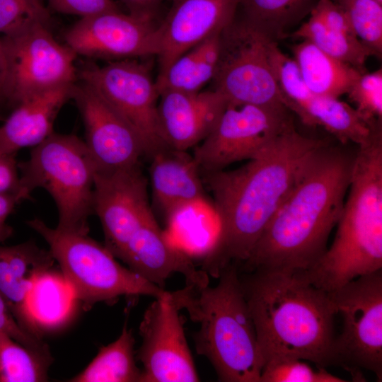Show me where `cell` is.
Segmentation results:
<instances>
[{"mask_svg":"<svg viewBox=\"0 0 382 382\" xmlns=\"http://www.w3.org/2000/svg\"><path fill=\"white\" fill-rule=\"evenodd\" d=\"M120 260L161 289L174 273L183 275L186 284H209L208 274L197 270L192 258L170 242L154 215L132 236Z\"/></svg>","mask_w":382,"mask_h":382,"instance_id":"cell-19","label":"cell"},{"mask_svg":"<svg viewBox=\"0 0 382 382\" xmlns=\"http://www.w3.org/2000/svg\"><path fill=\"white\" fill-rule=\"evenodd\" d=\"M326 141L299 133L292 123L268 151L241 167L202 173L221 228L212 262L215 272L249 257L308 158Z\"/></svg>","mask_w":382,"mask_h":382,"instance_id":"cell-1","label":"cell"},{"mask_svg":"<svg viewBox=\"0 0 382 382\" xmlns=\"http://www.w3.org/2000/svg\"><path fill=\"white\" fill-rule=\"evenodd\" d=\"M292 123L286 108L228 103L193 158L201 174L224 170L265 154Z\"/></svg>","mask_w":382,"mask_h":382,"instance_id":"cell-10","label":"cell"},{"mask_svg":"<svg viewBox=\"0 0 382 382\" xmlns=\"http://www.w3.org/2000/svg\"><path fill=\"white\" fill-rule=\"evenodd\" d=\"M270 40L243 18L221 32L212 82L228 103L286 108L270 64Z\"/></svg>","mask_w":382,"mask_h":382,"instance_id":"cell-9","label":"cell"},{"mask_svg":"<svg viewBox=\"0 0 382 382\" xmlns=\"http://www.w3.org/2000/svg\"><path fill=\"white\" fill-rule=\"evenodd\" d=\"M311 12L315 13L329 28L357 38L347 13L334 0H317Z\"/></svg>","mask_w":382,"mask_h":382,"instance_id":"cell-37","label":"cell"},{"mask_svg":"<svg viewBox=\"0 0 382 382\" xmlns=\"http://www.w3.org/2000/svg\"><path fill=\"white\" fill-rule=\"evenodd\" d=\"M347 13L357 38L379 57L382 54V4L375 0H334Z\"/></svg>","mask_w":382,"mask_h":382,"instance_id":"cell-32","label":"cell"},{"mask_svg":"<svg viewBox=\"0 0 382 382\" xmlns=\"http://www.w3.org/2000/svg\"><path fill=\"white\" fill-rule=\"evenodd\" d=\"M291 36L311 42L328 55L365 71V62L374 53L357 37L329 28L315 13Z\"/></svg>","mask_w":382,"mask_h":382,"instance_id":"cell-29","label":"cell"},{"mask_svg":"<svg viewBox=\"0 0 382 382\" xmlns=\"http://www.w3.org/2000/svg\"><path fill=\"white\" fill-rule=\"evenodd\" d=\"M52 270L37 279L28 299L29 313L40 331L64 322L75 301L62 273Z\"/></svg>","mask_w":382,"mask_h":382,"instance_id":"cell-27","label":"cell"},{"mask_svg":"<svg viewBox=\"0 0 382 382\" xmlns=\"http://www.w3.org/2000/svg\"><path fill=\"white\" fill-rule=\"evenodd\" d=\"M330 374L325 368L313 370L301 359L274 357L265 361L260 382H345Z\"/></svg>","mask_w":382,"mask_h":382,"instance_id":"cell-33","label":"cell"},{"mask_svg":"<svg viewBox=\"0 0 382 382\" xmlns=\"http://www.w3.org/2000/svg\"><path fill=\"white\" fill-rule=\"evenodd\" d=\"M376 1H378V3L381 4H382V0H375Z\"/></svg>","mask_w":382,"mask_h":382,"instance_id":"cell-43","label":"cell"},{"mask_svg":"<svg viewBox=\"0 0 382 382\" xmlns=\"http://www.w3.org/2000/svg\"><path fill=\"white\" fill-rule=\"evenodd\" d=\"M134 131L145 155L167 147L158 120L159 91L149 67L133 59L115 60L98 66H84L78 75Z\"/></svg>","mask_w":382,"mask_h":382,"instance_id":"cell-12","label":"cell"},{"mask_svg":"<svg viewBox=\"0 0 382 382\" xmlns=\"http://www.w3.org/2000/svg\"><path fill=\"white\" fill-rule=\"evenodd\" d=\"M347 94L355 109L367 122L382 118V71L362 72L353 82Z\"/></svg>","mask_w":382,"mask_h":382,"instance_id":"cell-35","label":"cell"},{"mask_svg":"<svg viewBox=\"0 0 382 382\" xmlns=\"http://www.w3.org/2000/svg\"><path fill=\"white\" fill-rule=\"evenodd\" d=\"M0 332L6 333L18 342L33 349L42 350L47 346L40 336L23 329L12 316L0 315Z\"/></svg>","mask_w":382,"mask_h":382,"instance_id":"cell-38","label":"cell"},{"mask_svg":"<svg viewBox=\"0 0 382 382\" xmlns=\"http://www.w3.org/2000/svg\"><path fill=\"white\" fill-rule=\"evenodd\" d=\"M1 40L8 71L4 100L16 106L36 94L76 83L77 54L54 37L49 25H30Z\"/></svg>","mask_w":382,"mask_h":382,"instance_id":"cell-11","label":"cell"},{"mask_svg":"<svg viewBox=\"0 0 382 382\" xmlns=\"http://www.w3.org/2000/svg\"><path fill=\"white\" fill-rule=\"evenodd\" d=\"M292 50L303 79L314 96L339 98L347 94L355 79L364 72L328 55L306 40Z\"/></svg>","mask_w":382,"mask_h":382,"instance_id":"cell-24","label":"cell"},{"mask_svg":"<svg viewBox=\"0 0 382 382\" xmlns=\"http://www.w3.org/2000/svg\"><path fill=\"white\" fill-rule=\"evenodd\" d=\"M154 299L139 325L142 342L136 359L143 366L140 382L199 381L180 310L170 291Z\"/></svg>","mask_w":382,"mask_h":382,"instance_id":"cell-13","label":"cell"},{"mask_svg":"<svg viewBox=\"0 0 382 382\" xmlns=\"http://www.w3.org/2000/svg\"><path fill=\"white\" fill-rule=\"evenodd\" d=\"M26 223L46 241L75 301L86 309L99 302L112 304L124 296L156 298L166 291L121 265L88 234L52 228L37 217Z\"/></svg>","mask_w":382,"mask_h":382,"instance_id":"cell-7","label":"cell"},{"mask_svg":"<svg viewBox=\"0 0 382 382\" xmlns=\"http://www.w3.org/2000/svg\"><path fill=\"white\" fill-rule=\"evenodd\" d=\"M50 13L45 0H0V33L4 34L30 25H50Z\"/></svg>","mask_w":382,"mask_h":382,"instance_id":"cell-34","label":"cell"},{"mask_svg":"<svg viewBox=\"0 0 382 382\" xmlns=\"http://www.w3.org/2000/svg\"><path fill=\"white\" fill-rule=\"evenodd\" d=\"M7 62L4 46L0 38V102L4 100L7 81Z\"/></svg>","mask_w":382,"mask_h":382,"instance_id":"cell-42","label":"cell"},{"mask_svg":"<svg viewBox=\"0 0 382 382\" xmlns=\"http://www.w3.org/2000/svg\"><path fill=\"white\" fill-rule=\"evenodd\" d=\"M355 156L356 151L328 141L313 151L292 191L243 262L245 272L306 271L318 262L341 215Z\"/></svg>","mask_w":382,"mask_h":382,"instance_id":"cell-2","label":"cell"},{"mask_svg":"<svg viewBox=\"0 0 382 382\" xmlns=\"http://www.w3.org/2000/svg\"><path fill=\"white\" fill-rule=\"evenodd\" d=\"M270 66L285 106L298 117L314 96L306 86L296 61L284 54L277 41L268 42Z\"/></svg>","mask_w":382,"mask_h":382,"instance_id":"cell-31","label":"cell"},{"mask_svg":"<svg viewBox=\"0 0 382 382\" xmlns=\"http://www.w3.org/2000/svg\"><path fill=\"white\" fill-rule=\"evenodd\" d=\"M85 127V144L96 171L111 172L139 165L144 146L131 127L94 91L75 83L72 98Z\"/></svg>","mask_w":382,"mask_h":382,"instance_id":"cell-16","label":"cell"},{"mask_svg":"<svg viewBox=\"0 0 382 382\" xmlns=\"http://www.w3.org/2000/svg\"><path fill=\"white\" fill-rule=\"evenodd\" d=\"M53 362L50 350L30 349L0 332V382H44Z\"/></svg>","mask_w":382,"mask_h":382,"instance_id":"cell-30","label":"cell"},{"mask_svg":"<svg viewBox=\"0 0 382 382\" xmlns=\"http://www.w3.org/2000/svg\"><path fill=\"white\" fill-rule=\"evenodd\" d=\"M335 239L318 262L303 271L326 291L382 269V127L359 146Z\"/></svg>","mask_w":382,"mask_h":382,"instance_id":"cell-4","label":"cell"},{"mask_svg":"<svg viewBox=\"0 0 382 382\" xmlns=\"http://www.w3.org/2000/svg\"><path fill=\"white\" fill-rule=\"evenodd\" d=\"M19 187V170L15 154H0V193H16Z\"/></svg>","mask_w":382,"mask_h":382,"instance_id":"cell-39","label":"cell"},{"mask_svg":"<svg viewBox=\"0 0 382 382\" xmlns=\"http://www.w3.org/2000/svg\"><path fill=\"white\" fill-rule=\"evenodd\" d=\"M228 104L214 89L161 92L157 111L162 140L167 147L179 151L196 146L209 134Z\"/></svg>","mask_w":382,"mask_h":382,"instance_id":"cell-18","label":"cell"},{"mask_svg":"<svg viewBox=\"0 0 382 382\" xmlns=\"http://www.w3.org/2000/svg\"><path fill=\"white\" fill-rule=\"evenodd\" d=\"M308 126H321L342 144L352 142L359 146L367 143L381 120L370 123L347 103L338 98L313 96L299 116Z\"/></svg>","mask_w":382,"mask_h":382,"instance_id":"cell-25","label":"cell"},{"mask_svg":"<svg viewBox=\"0 0 382 382\" xmlns=\"http://www.w3.org/2000/svg\"><path fill=\"white\" fill-rule=\"evenodd\" d=\"M127 13L154 21L161 5L171 0H120Z\"/></svg>","mask_w":382,"mask_h":382,"instance_id":"cell-41","label":"cell"},{"mask_svg":"<svg viewBox=\"0 0 382 382\" xmlns=\"http://www.w3.org/2000/svg\"><path fill=\"white\" fill-rule=\"evenodd\" d=\"M93 213L102 225L104 245L120 259L132 236L154 215L147 180L139 165L111 172L96 171Z\"/></svg>","mask_w":382,"mask_h":382,"instance_id":"cell-14","label":"cell"},{"mask_svg":"<svg viewBox=\"0 0 382 382\" xmlns=\"http://www.w3.org/2000/svg\"><path fill=\"white\" fill-rule=\"evenodd\" d=\"M221 33L193 46L159 71L156 79L159 93L164 91L197 92L212 82L219 59Z\"/></svg>","mask_w":382,"mask_h":382,"instance_id":"cell-23","label":"cell"},{"mask_svg":"<svg viewBox=\"0 0 382 382\" xmlns=\"http://www.w3.org/2000/svg\"><path fill=\"white\" fill-rule=\"evenodd\" d=\"M135 340L127 321L120 336L103 346L89 364L71 378V382H140L141 370L137 366Z\"/></svg>","mask_w":382,"mask_h":382,"instance_id":"cell-26","label":"cell"},{"mask_svg":"<svg viewBox=\"0 0 382 382\" xmlns=\"http://www.w3.org/2000/svg\"><path fill=\"white\" fill-rule=\"evenodd\" d=\"M75 83L36 94L15 106L0 126V154H16L23 148L37 146L49 137L60 110L72 98Z\"/></svg>","mask_w":382,"mask_h":382,"instance_id":"cell-22","label":"cell"},{"mask_svg":"<svg viewBox=\"0 0 382 382\" xmlns=\"http://www.w3.org/2000/svg\"><path fill=\"white\" fill-rule=\"evenodd\" d=\"M22 202L37 188L46 190L58 212L57 228L88 234L93 214L96 167L84 140L74 134L52 132L33 147L29 158L18 163Z\"/></svg>","mask_w":382,"mask_h":382,"instance_id":"cell-6","label":"cell"},{"mask_svg":"<svg viewBox=\"0 0 382 382\" xmlns=\"http://www.w3.org/2000/svg\"><path fill=\"white\" fill-rule=\"evenodd\" d=\"M21 201L15 193H0V244L13 233V228L6 220Z\"/></svg>","mask_w":382,"mask_h":382,"instance_id":"cell-40","label":"cell"},{"mask_svg":"<svg viewBox=\"0 0 382 382\" xmlns=\"http://www.w3.org/2000/svg\"><path fill=\"white\" fill-rule=\"evenodd\" d=\"M342 316L341 334L335 337L331 365L364 381L361 370L382 379V270L360 276L328 291Z\"/></svg>","mask_w":382,"mask_h":382,"instance_id":"cell-8","label":"cell"},{"mask_svg":"<svg viewBox=\"0 0 382 382\" xmlns=\"http://www.w3.org/2000/svg\"><path fill=\"white\" fill-rule=\"evenodd\" d=\"M54 11L64 14L89 17L106 11L119 10L114 0H46Z\"/></svg>","mask_w":382,"mask_h":382,"instance_id":"cell-36","label":"cell"},{"mask_svg":"<svg viewBox=\"0 0 382 382\" xmlns=\"http://www.w3.org/2000/svg\"><path fill=\"white\" fill-rule=\"evenodd\" d=\"M55 260L48 250L33 240L11 245H0V294L18 323L40 336L28 308V299L37 279L52 269Z\"/></svg>","mask_w":382,"mask_h":382,"instance_id":"cell-20","label":"cell"},{"mask_svg":"<svg viewBox=\"0 0 382 382\" xmlns=\"http://www.w3.org/2000/svg\"><path fill=\"white\" fill-rule=\"evenodd\" d=\"M218 277L215 286L186 284L170 292L172 297L199 325L196 352L212 364L219 381L260 382L264 361L236 263Z\"/></svg>","mask_w":382,"mask_h":382,"instance_id":"cell-5","label":"cell"},{"mask_svg":"<svg viewBox=\"0 0 382 382\" xmlns=\"http://www.w3.org/2000/svg\"><path fill=\"white\" fill-rule=\"evenodd\" d=\"M239 278L264 363L292 357L331 365L337 313L328 291L301 270H255Z\"/></svg>","mask_w":382,"mask_h":382,"instance_id":"cell-3","label":"cell"},{"mask_svg":"<svg viewBox=\"0 0 382 382\" xmlns=\"http://www.w3.org/2000/svg\"><path fill=\"white\" fill-rule=\"evenodd\" d=\"M185 151L166 147L151 156L154 199L167 219L186 207L206 201L199 167Z\"/></svg>","mask_w":382,"mask_h":382,"instance_id":"cell-21","label":"cell"},{"mask_svg":"<svg viewBox=\"0 0 382 382\" xmlns=\"http://www.w3.org/2000/svg\"><path fill=\"white\" fill-rule=\"evenodd\" d=\"M240 0H171L156 27L159 71L180 54L221 33L236 18Z\"/></svg>","mask_w":382,"mask_h":382,"instance_id":"cell-17","label":"cell"},{"mask_svg":"<svg viewBox=\"0 0 382 382\" xmlns=\"http://www.w3.org/2000/svg\"><path fill=\"white\" fill-rule=\"evenodd\" d=\"M317 0H240L243 18L267 37L277 41L310 13Z\"/></svg>","mask_w":382,"mask_h":382,"instance_id":"cell-28","label":"cell"},{"mask_svg":"<svg viewBox=\"0 0 382 382\" xmlns=\"http://www.w3.org/2000/svg\"><path fill=\"white\" fill-rule=\"evenodd\" d=\"M156 27L119 9L80 18L64 39L77 55L116 60L156 56Z\"/></svg>","mask_w":382,"mask_h":382,"instance_id":"cell-15","label":"cell"}]
</instances>
